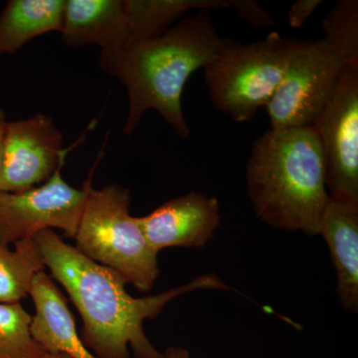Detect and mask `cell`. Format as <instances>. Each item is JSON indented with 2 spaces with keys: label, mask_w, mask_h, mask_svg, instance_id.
<instances>
[{
  "label": "cell",
  "mask_w": 358,
  "mask_h": 358,
  "mask_svg": "<svg viewBox=\"0 0 358 358\" xmlns=\"http://www.w3.org/2000/svg\"><path fill=\"white\" fill-rule=\"evenodd\" d=\"M33 239L52 279L62 285L76 306L84 324L80 338L96 358H129V345L134 358H162L145 336L143 322L157 317L180 294L229 289L217 275H204L164 293L134 298L121 275L87 258L55 231H41Z\"/></svg>",
  "instance_id": "obj_1"
},
{
  "label": "cell",
  "mask_w": 358,
  "mask_h": 358,
  "mask_svg": "<svg viewBox=\"0 0 358 358\" xmlns=\"http://www.w3.org/2000/svg\"><path fill=\"white\" fill-rule=\"evenodd\" d=\"M208 13L183 18L164 34L122 48L101 52L100 65L128 92L129 114L124 133L131 136L148 110H155L186 140L190 129L181 106L188 79L215 57L223 46Z\"/></svg>",
  "instance_id": "obj_2"
},
{
  "label": "cell",
  "mask_w": 358,
  "mask_h": 358,
  "mask_svg": "<svg viewBox=\"0 0 358 358\" xmlns=\"http://www.w3.org/2000/svg\"><path fill=\"white\" fill-rule=\"evenodd\" d=\"M247 194L257 217L287 231L320 235L329 204L326 166L312 127L266 131L252 145Z\"/></svg>",
  "instance_id": "obj_3"
},
{
  "label": "cell",
  "mask_w": 358,
  "mask_h": 358,
  "mask_svg": "<svg viewBox=\"0 0 358 358\" xmlns=\"http://www.w3.org/2000/svg\"><path fill=\"white\" fill-rule=\"evenodd\" d=\"M301 41L278 32L252 43L224 39L220 50L204 67L214 107L233 121H252L275 95Z\"/></svg>",
  "instance_id": "obj_4"
},
{
  "label": "cell",
  "mask_w": 358,
  "mask_h": 358,
  "mask_svg": "<svg viewBox=\"0 0 358 358\" xmlns=\"http://www.w3.org/2000/svg\"><path fill=\"white\" fill-rule=\"evenodd\" d=\"M131 199L128 188L90 186L75 247L94 262L115 271L138 291L148 292L159 278V253L148 243L138 217L129 213Z\"/></svg>",
  "instance_id": "obj_5"
},
{
  "label": "cell",
  "mask_w": 358,
  "mask_h": 358,
  "mask_svg": "<svg viewBox=\"0 0 358 358\" xmlns=\"http://www.w3.org/2000/svg\"><path fill=\"white\" fill-rule=\"evenodd\" d=\"M348 62L324 39L303 40L266 106L271 129L310 127L333 94Z\"/></svg>",
  "instance_id": "obj_6"
},
{
  "label": "cell",
  "mask_w": 358,
  "mask_h": 358,
  "mask_svg": "<svg viewBox=\"0 0 358 358\" xmlns=\"http://www.w3.org/2000/svg\"><path fill=\"white\" fill-rule=\"evenodd\" d=\"M329 197L358 204V62L343 68L329 102L313 122Z\"/></svg>",
  "instance_id": "obj_7"
},
{
  "label": "cell",
  "mask_w": 358,
  "mask_h": 358,
  "mask_svg": "<svg viewBox=\"0 0 358 358\" xmlns=\"http://www.w3.org/2000/svg\"><path fill=\"white\" fill-rule=\"evenodd\" d=\"M61 169L39 187L20 193L0 192V243L9 246L48 229L62 230L74 239L91 179L79 189L66 182Z\"/></svg>",
  "instance_id": "obj_8"
},
{
  "label": "cell",
  "mask_w": 358,
  "mask_h": 358,
  "mask_svg": "<svg viewBox=\"0 0 358 358\" xmlns=\"http://www.w3.org/2000/svg\"><path fill=\"white\" fill-rule=\"evenodd\" d=\"M71 148L53 119L44 114L7 122L0 192L20 193L46 182L65 164Z\"/></svg>",
  "instance_id": "obj_9"
},
{
  "label": "cell",
  "mask_w": 358,
  "mask_h": 358,
  "mask_svg": "<svg viewBox=\"0 0 358 358\" xmlns=\"http://www.w3.org/2000/svg\"><path fill=\"white\" fill-rule=\"evenodd\" d=\"M138 221L157 253L171 247L202 248L218 228L220 207L215 197L188 193L160 205Z\"/></svg>",
  "instance_id": "obj_10"
},
{
  "label": "cell",
  "mask_w": 358,
  "mask_h": 358,
  "mask_svg": "<svg viewBox=\"0 0 358 358\" xmlns=\"http://www.w3.org/2000/svg\"><path fill=\"white\" fill-rule=\"evenodd\" d=\"M29 296L35 307L30 333L47 353H65L71 358H96L84 345L65 296L45 271L33 279Z\"/></svg>",
  "instance_id": "obj_11"
},
{
  "label": "cell",
  "mask_w": 358,
  "mask_h": 358,
  "mask_svg": "<svg viewBox=\"0 0 358 358\" xmlns=\"http://www.w3.org/2000/svg\"><path fill=\"white\" fill-rule=\"evenodd\" d=\"M336 271L338 296L343 307L358 310V204L329 199L320 224Z\"/></svg>",
  "instance_id": "obj_12"
},
{
  "label": "cell",
  "mask_w": 358,
  "mask_h": 358,
  "mask_svg": "<svg viewBox=\"0 0 358 358\" xmlns=\"http://www.w3.org/2000/svg\"><path fill=\"white\" fill-rule=\"evenodd\" d=\"M61 34L72 47L122 48L128 44L124 0H67Z\"/></svg>",
  "instance_id": "obj_13"
},
{
  "label": "cell",
  "mask_w": 358,
  "mask_h": 358,
  "mask_svg": "<svg viewBox=\"0 0 358 358\" xmlns=\"http://www.w3.org/2000/svg\"><path fill=\"white\" fill-rule=\"evenodd\" d=\"M67 0H10L0 13V55L14 54L30 40L62 31Z\"/></svg>",
  "instance_id": "obj_14"
},
{
  "label": "cell",
  "mask_w": 358,
  "mask_h": 358,
  "mask_svg": "<svg viewBox=\"0 0 358 358\" xmlns=\"http://www.w3.org/2000/svg\"><path fill=\"white\" fill-rule=\"evenodd\" d=\"M243 0H124L128 44L155 38L189 10L231 9L237 14ZM126 45V46H127Z\"/></svg>",
  "instance_id": "obj_15"
},
{
  "label": "cell",
  "mask_w": 358,
  "mask_h": 358,
  "mask_svg": "<svg viewBox=\"0 0 358 358\" xmlns=\"http://www.w3.org/2000/svg\"><path fill=\"white\" fill-rule=\"evenodd\" d=\"M45 268L33 238L14 244V250L0 243V303H21L29 296L35 275Z\"/></svg>",
  "instance_id": "obj_16"
},
{
  "label": "cell",
  "mask_w": 358,
  "mask_h": 358,
  "mask_svg": "<svg viewBox=\"0 0 358 358\" xmlns=\"http://www.w3.org/2000/svg\"><path fill=\"white\" fill-rule=\"evenodd\" d=\"M32 315L21 303H0V358H40L46 352L30 333Z\"/></svg>",
  "instance_id": "obj_17"
},
{
  "label": "cell",
  "mask_w": 358,
  "mask_h": 358,
  "mask_svg": "<svg viewBox=\"0 0 358 358\" xmlns=\"http://www.w3.org/2000/svg\"><path fill=\"white\" fill-rule=\"evenodd\" d=\"M324 41L348 63L358 62V1L339 0L324 20Z\"/></svg>",
  "instance_id": "obj_18"
},
{
  "label": "cell",
  "mask_w": 358,
  "mask_h": 358,
  "mask_svg": "<svg viewBox=\"0 0 358 358\" xmlns=\"http://www.w3.org/2000/svg\"><path fill=\"white\" fill-rule=\"evenodd\" d=\"M322 3V0H298L294 2L288 13L289 25L294 29H301Z\"/></svg>",
  "instance_id": "obj_19"
},
{
  "label": "cell",
  "mask_w": 358,
  "mask_h": 358,
  "mask_svg": "<svg viewBox=\"0 0 358 358\" xmlns=\"http://www.w3.org/2000/svg\"><path fill=\"white\" fill-rule=\"evenodd\" d=\"M6 113L0 108V173H1L2 162H3V140L4 131L7 124Z\"/></svg>",
  "instance_id": "obj_20"
},
{
  "label": "cell",
  "mask_w": 358,
  "mask_h": 358,
  "mask_svg": "<svg viewBox=\"0 0 358 358\" xmlns=\"http://www.w3.org/2000/svg\"><path fill=\"white\" fill-rule=\"evenodd\" d=\"M162 358H190L189 352L183 348H169L162 353Z\"/></svg>",
  "instance_id": "obj_21"
},
{
  "label": "cell",
  "mask_w": 358,
  "mask_h": 358,
  "mask_svg": "<svg viewBox=\"0 0 358 358\" xmlns=\"http://www.w3.org/2000/svg\"><path fill=\"white\" fill-rule=\"evenodd\" d=\"M40 358H71L69 355H65V353H46L43 357Z\"/></svg>",
  "instance_id": "obj_22"
}]
</instances>
